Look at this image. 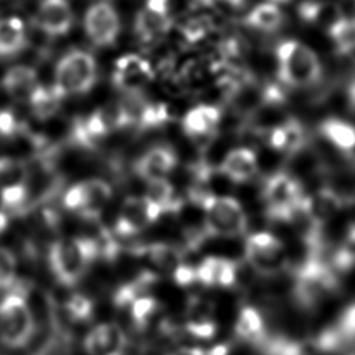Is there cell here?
Segmentation results:
<instances>
[{"mask_svg":"<svg viewBox=\"0 0 355 355\" xmlns=\"http://www.w3.org/2000/svg\"><path fill=\"white\" fill-rule=\"evenodd\" d=\"M173 280L179 286H190L197 282V275H196V266H190L186 263H182L176 270L172 273Z\"/></svg>","mask_w":355,"mask_h":355,"instance_id":"36","label":"cell"},{"mask_svg":"<svg viewBox=\"0 0 355 355\" xmlns=\"http://www.w3.org/2000/svg\"><path fill=\"white\" fill-rule=\"evenodd\" d=\"M272 1H273V3H275V1H276V3H284V1H288V0H272Z\"/></svg>","mask_w":355,"mask_h":355,"instance_id":"43","label":"cell"},{"mask_svg":"<svg viewBox=\"0 0 355 355\" xmlns=\"http://www.w3.org/2000/svg\"><path fill=\"white\" fill-rule=\"evenodd\" d=\"M345 204V198L337 190L324 186L305 196L301 209L315 230H319L322 226L327 225Z\"/></svg>","mask_w":355,"mask_h":355,"instance_id":"13","label":"cell"},{"mask_svg":"<svg viewBox=\"0 0 355 355\" xmlns=\"http://www.w3.org/2000/svg\"><path fill=\"white\" fill-rule=\"evenodd\" d=\"M236 336L247 343L259 344L266 337V326L262 313L251 306L245 305L239 311L236 323H234Z\"/></svg>","mask_w":355,"mask_h":355,"instance_id":"23","label":"cell"},{"mask_svg":"<svg viewBox=\"0 0 355 355\" xmlns=\"http://www.w3.org/2000/svg\"><path fill=\"white\" fill-rule=\"evenodd\" d=\"M97 80V62L92 53L73 49L65 53L54 68L53 85L67 96H80L92 90Z\"/></svg>","mask_w":355,"mask_h":355,"instance_id":"6","label":"cell"},{"mask_svg":"<svg viewBox=\"0 0 355 355\" xmlns=\"http://www.w3.org/2000/svg\"><path fill=\"white\" fill-rule=\"evenodd\" d=\"M25 132L24 122L10 108H0V136L14 139Z\"/></svg>","mask_w":355,"mask_h":355,"instance_id":"34","label":"cell"},{"mask_svg":"<svg viewBox=\"0 0 355 355\" xmlns=\"http://www.w3.org/2000/svg\"><path fill=\"white\" fill-rule=\"evenodd\" d=\"M162 214L164 211L144 194L129 196L123 200L119 208L115 220V234L123 237L135 236L155 223Z\"/></svg>","mask_w":355,"mask_h":355,"instance_id":"9","label":"cell"},{"mask_svg":"<svg viewBox=\"0 0 355 355\" xmlns=\"http://www.w3.org/2000/svg\"><path fill=\"white\" fill-rule=\"evenodd\" d=\"M319 130L330 144L344 154L355 144V126L343 119L329 118L320 123Z\"/></svg>","mask_w":355,"mask_h":355,"instance_id":"27","label":"cell"},{"mask_svg":"<svg viewBox=\"0 0 355 355\" xmlns=\"http://www.w3.org/2000/svg\"><path fill=\"white\" fill-rule=\"evenodd\" d=\"M144 196L158 205L164 214L176 212L180 208V200L176 197L175 186L168 179L147 182Z\"/></svg>","mask_w":355,"mask_h":355,"instance_id":"30","label":"cell"},{"mask_svg":"<svg viewBox=\"0 0 355 355\" xmlns=\"http://www.w3.org/2000/svg\"><path fill=\"white\" fill-rule=\"evenodd\" d=\"M146 8L150 10L151 12L159 14V15H165L168 17V11H169V0H147Z\"/></svg>","mask_w":355,"mask_h":355,"instance_id":"37","label":"cell"},{"mask_svg":"<svg viewBox=\"0 0 355 355\" xmlns=\"http://www.w3.org/2000/svg\"><path fill=\"white\" fill-rule=\"evenodd\" d=\"M65 311L72 322L85 323L93 318L94 302L82 293H73L65 302Z\"/></svg>","mask_w":355,"mask_h":355,"instance_id":"32","label":"cell"},{"mask_svg":"<svg viewBox=\"0 0 355 355\" xmlns=\"http://www.w3.org/2000/svg\"><path fill=\"white\" fill-rule=\"evenodd\" d=\"M10 226V218H8V214L0 208V236L3 233H6V230L8 229Z\"/></svg>","mask_w":355,"mask_h":355,"instance_id":"40","label":"cell"},{"mask_svg":"<svg viewBox=\"0 0 355 355\" xmlns=\"http://www.w3.org/2000/svg\"><path fill=\"white\" fill-rule=\"evenodd\" d=\"M300 15L304 21L316 24L324 31L330 32L344 17L343 10L334 4L306 1L300 7Z\"/></svg>","mask_w":355,"mask_h":355,"instance_id":"26","label":"cell"},{"mask_svg":"<svg viewBox=\"0 0 355 355\" xmlns=\"http://www.w3.org/2000/svg\"><path fill=\"white\" fill-rule=\"evenodd\" d=\"M268 140L273 150L294 155L305 146V132L298 121L287 118L268 133Z\"/></svg>","mask_w":355,"mask_h":355,"instance_id":"21","label":"cell"},{"mask_svg":"<svg viewBox=\"0 0 355 355\" xmlns=\"http://www.w3.org/2000/svg\"><path fill=\"white\" fill-rule=\"evenodd\" d=\"M225 1L229 3L230 6H234V7H239V6H241L244 3V0H225Z\"/></svg>","mask_w":355,"mask_h":355,"instance_id":"42","label":"cell"},{"mask_svg":"<svg viewBox=\"0 0 355 355\" xmlns=\"http://www.w3.org/2000/svg\"><path fill=\"white\" fill-rule=\"evenodd\" d=\"M36 69L29 65H14L3 75L1 86L4 92L17 101L28 103L32 93L39 86Z\"/></svg>","mask_w":355,"mask_h":355,"instance_id":"19","label":"cell"},{"mask_svg":"<svg viewBox=\"0 0 355 355\" xmlns=\"http://www.w3.org/2000/svg\"><path fill=\"white\" fill-rule=\"evenodd\" d=\"M31 169L24 159L10 155L0 157V193L29 187Z\"/></svg>","mask_w":355,"mask_h":355,"instance_id":"24","label":"cell"},{"mask_svg":"<svg viewBox=\"0 0 355 355\" xmlns=\"http://www.w3.org/2000/svg\"><path fill=\"white\" fill-rule=\"evenodd\" d=\"M204 232L215 237H237L247 232L248 218L241 202L232 196L211 194L200 204Z\"/></svg>","mask_w":355,"mask_h":355,"instance_id":"4","label":"cell"},{"mask_svg":"<svg viewBox=\"0 0 355 355\" xmlns=\"http://www.w3.org/2000/svg\"><path fill=\"white\" fill-rule=\"evenodd\" d=\"M47 257L55 280L71 287L86 275L92 262L98 258V251L93 237H61L50 244Z\"/></svg>","mask_w":355,"mask_h":355,"instance_id":"1","label":"cell"},{"mask_svg":"<svg viewBox=\"0 0 355 355\" xmlns=\"http://www.w3.org/2000/svg\"><path fill=\"white\" fill-rule=\"evenodd\" d=\"M139 255L144 258L153 272L173 273L183 262L182 248L171 243H151L139 250Z\"/></svg>","mask_w":355,"mask_h":355,"instance_id":"20","label":"cell"},{"mask_svg":"<svg viewBox=\"0 0 355 355\" xmlns=\"http://www.w3.org/2000/svg\"><path fill=\"white\" fill-rule=\"evenodd\" d=\"M128 308L133 326L137 329H144L150 324L151 319L158 313L159 304L154 297L144 294L132 301Z\"/></svg>","mask_w":355,"mask_h":355,"instance_id":"31","label":"cell"},{"mask_svg":"<svg viewBox=\"0 0 355 355\" xmlns=\"http://www.w3.org/2000/svg\"><path fill=\"white\" fill-rule=\"evenodd\" d=\"M178 165V154L165 144L154 146L146 150L136 161L135 171L146 183L159 179H168Z\"/></svg>","mask_w":355,"mask_h":355,"instance_id":"15","label":"cell"},{"mask_svg":"<svg viewBox=\"0 0 355 355\" xmlns=\"http://www.w3.org/2000/svg\"><path fill=\"white\" fill-rule=\"evenodd\" d=\"M197 282L207 287L229 288L239 280V268L233 259L208 255L196 266Z\"/></svg>","mask_w":355,"mask_h":355,"instance_id":"17","label":"cell"},{"mask_svg":"<svg viewBox=\"0 0 355 355\" xmlns=\"http://www.w3.org/2000/svg\"><path fill=\"white\" fill-rule=\"evenodd\" d=\"M83 349L87 355H125L128 337L118 323L101 322L86 333Z\"/></svg>","mask_w":355,"mask_h":355,"instance_id":"12","label":"cell"},{"mask_svg":"<svg viewBox=\"0 0 355 355\" xmlns=\"http://www.w3.org/2000/svg\"><path fill=\"white\" fill-rule=\"evenodd\" d=\"M28 44V32L18 17L0 18V60H10L21 54Z\"/></svg>","mask_w":355,"mask_h":355,"instance_id":"22","label":"cell"},{"mask_svg":"<svg viewBox=\"0 0 355 355\" xmlns=\"http://www.w3.org/2000/svg\"><path fill=\"white\" fill-rule=\"evenodd\" d=\"M112 187L108 182L92 178L73 183L62 196V205L67 211L96 220L112 198Z\"/></svg>","mask_w":355,"mask_h":355,"instance_id":"8","label":"cell"},{"mask_svg":"<svg viewBox=\"0 0 355 355\" xmlns=\"http://www.w3.org/2000/svg\"><path fill=\"white\" fill-rule=\"evenodd\" d=\"M244 257L248 266L262 276L279 275L288 265L284 243L270 232L248 234L244 243Z\"/></svg>","mask_w":355,"mask_h":355,"instance_id":"7","label":"cell"},{"mask_svg":"<svg viewBox=\"0 0 355 355\" xmlns=\"http://www.w3.org/2000/svg\"><path fill=\"white\" fill-rule=\"evenodd\" d=\"M347 103H348V107L352 111H355V72L347 87Z\"/></svg>","mask_w":355,"mask_h":355,"instance_id":"39","label":"cell"},{"mask_svg":"<svg viewBox=\"0 0 355 355\" xmlns=\"http://www.w3.org/2000/svg\"><path fill=\"white\" fill-rule=\"evenodd\" d=\"M333 330L336 331L341 344L347 341H355V302L343 311Z\"/></svg>","mask_w":355,"mask_h":355,"instance_id":"33","label":"cell"},{"mask_svg":"<svg viewBox=\"0 0 355 355\" xmlns=\"http://www.w3.org/2000/svg\"><path fill=\"white\" fill-rule=\"evenodd\" d=\"M277 75L283 85L293 89H306L316 85L322 76L318 54L297 40H284L276 49Z\"/></svg>","mask_w":355,"mask_h":355,"instance_id":"2","label":"cell"},{"mask_svg":"<svg viewBox=\"0 0 355 355\" xmlns=\"http://www.w3.org/2000/svg\"><path fill=\"white\" fill-rule=\"evenodd\" d=\"M244 21L257 31L275 32L283 24V12L273 1L261 3L247 14Z\"/></svg>","mask_w":355,"mask_h":355,"instance_id":"29","label":"cell"},{"mask_svg":"<svg viewBox=\"0 0 355 355\" xmlns=\"http://www.w3.org/2000/svg\"><path fill=\"white\" fill-rule=\"evenodd\" d=\"M258 157L252 148L239 147L230 150L218 166V172L230 182L244 183L257 176Z\"/></svg>","mask_w":355,"mask_h":355,"instance_id":"18","label":"cell"},{"mask_svg":"<svg viewBox=\"0 0 355 355\" xmlns=\"http://www.w3.org/2000/svg\"><path fill=\"white\" fill-rule=\"evenodd\" d=\"M83 28L94 46L110 47L116 42L121 32L118 11L108 1L93 3L85 12Z\"/></svg>","mask_w":355,"mask_h":355,"instance_id":"10","label":"cell"},{"mask_svg":"<svg viewBox=\"0 0 355 355\" xmlns=\"http://www.w3.org/2000/svg\"><path fill=\"white\" fill-rule=\"evenodd\" d=\"M171 26V18L144 8L136 14L135 32L143 42H153L162 36Z\"/></svg>","mask_w":355,"mask_h":355,"instance_id":"28","label":"cell"},{"mask_svg":"<svg viewBox=\"0 0 355 355\" xmlns=\"http://www.w3.org/2000/svg\"><path fill=\"white\" fill-rule=\"evenodd\" d=\"M64 94L51 83V85H39L36 90L32 93L28 104L33 115L40 119L46 121L50 119L57 114L60 105L64 100Z\"/></svg>","mask_w":355,"mask_h":355,"instance_id":"25","label":"cell"},{"mask_svg":"<svg viewBox=\"0 0 355 355\" xmlns=\"http://www.w3.org/2000/svg\"><path fill=\"white\" fill-rule=\"evenodd\" d=\"M344 155H345V157L348 158V161L355 166V144H354V147H352L351 150H348Z\"/></svg>","mask_w":355,"mask_h":355,"instance_id":"41","label":"cell"},{"mask_svg":"<svg viewBox=\"0 0 355 355\" xmlns=\"http://www.w3.org/2000/svg\"><path fill=\"white\" fill-rule=\"evenodd\" d=\"M166 355H207V352L204 348H198V347H180L171 351Z\"/></svg>","mask_w":355,"mask_h":355,"instance_id":"38","label":"cell"},{"mask_svg":"<svg viewBox=\"0 0 355 355\" xmlns=\"http://www.w3.org/2000/svg\"><path fill=\"white\" fill-rule=\"evenodd\" d=\"M262 197L272 219L291 222L300 214L305 194L298 178L290 172H276L265 180Z\"/></svg>","mask_w":355,"mask_h":355,"instance_id":"5","label":"cell"},{"mask_svg":"<svg viewBox=\"0 0 355 355\" xmlns=\"http://www.w3.org/2000/svg\"><path fill=\"white\" fill-rule=\"evenodd\" d=\"M36 25L47 36L67 35L73 25V11L67 0H42L36 11Z\"/></svg>","mask_w":355,"mask_h":355,"instance_id":"16","label":"cell"},{"mask_svg":"<svg viewBox=\"0 0 355 355\" xmlns=\"http://www.w3.org/2000/svg\"><path fill=\"white\" fill-rule=\"evenodd\" d=\"M18 259L14 251L6 245H0V280L15 279Z\"/></svg>","mask_w":355,"mask_h":355,"instance_id":"35","label":"cell"},{"mask_svg":"<svg viewBox=\"0 0 355 355\" xmlns=\"http://www.w3.org/2000/svg\"><path fill=\"white\" fill-rule=\"evenodd\" d=\"M220 115V110L216 105L198 104L184 114L182 119L183 132L191 140L207 147L216 135Z\"/></svg>","mask_w":355,"mask_h":355,"instance_id":"14","label":"cell"},{"mask_svg":"<svg viewBox=\"0 0 355 355\" xmlns=\"http://www.w3.org/2000/svg\"><path fill=\"white\" fill-rule=\"evenodd\" d=\"M154 78V71L148 60L139 54L121 55L112 71V83L119 90L129 94L140 93Z\"/></svg>","mask_w":355,"mask_h":355,"instance_id":"11","label":"cell"},{"mask_svg":"<svg viewBox=\"0 0 355 355\" xmlns=\"http://www.w3.org/2000/svg\"><path fill=\"white\" fill-rule=\"evenodd\" d=\"M35 334V316L19 284L0 301V344L11 349L28 345Z\"/></svg>","mask_w":355,"mask_h":355,"instance_id":"3","label":"cell"}]
</instances>
